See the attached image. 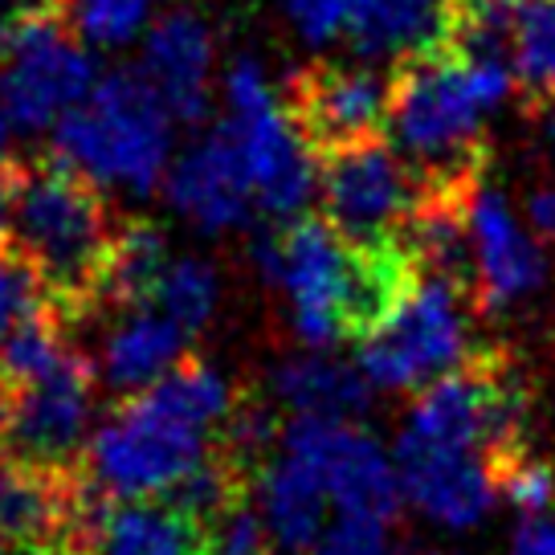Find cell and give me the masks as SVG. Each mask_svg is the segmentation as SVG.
Returning <instances> with one entry per match:
<instances>
[{"mask_svg":"<svg viewBox=\"0 0 555 555\" xmlns=\"http://www.w3.org/2000/svg\"><path fill=\"white\" fill-rule=\"evenodd\" d=\"M254 261L291 298L295 335L311 351H327L339 339H364L421 274L397 245L356 249L323 217H298L261 229Z\"/></svg>","mask_w":555,"mask_h":555,"instance_id":"1","label":"cell"},{"mask_svg":"<svg viewBox=\"0 0 555 555\" xmlns=\"http://www.w3.org/2000/svg\"><path fill=\"white\" fill-rule=\"evenodd\" d=\"M515 62L434 53L392 74L388 131L425 189H469L482 176V119L515 90Z\"/></svg>","mask_w":555,"mask_h":555,"instance_id":"2","label":"cell"},{"mask_svg":"<svg viewBox=\"0 0 555 555\" xmlns=\"http://www.w3.org/2000/svg\"><path fill=\"white\" fill-rule=\"evenodd\" d=\"M115 233L119 225L111 221L103 192L90 180H82L57 156L21 164L13 245L46 278L50 302L66 319L90 314Z\"/></svg>","mask_w":555,"mask_h":555,"instance_id":"3","label":"cell"},{"mask_svg":"<svg viewBox=\"0 0 555 555\" xmlns=\"http://www.w3.org/2000/svg\"><path fill=\"white\" fill-rule=\"evenodd\" d=\"M53 156L99 192L147 196L172 172V111L139 69H111L57 122Z\"/></svg>","mask_w":555,"mask_h":555,"instance_id":"4","label":"cell"},{"mask_svg":"<svg viewBox=\"0 0 555 555\" xmlns=\"http://www.w3.org/2000/svg\"><path fill=\"white\" fill-rule=\"evenodd\" d=\"M212 457V429L172 404L156 384L99 421L87 446V478L90 490L111 503H139L156 494L168 499Z\"/></svg>","mask_w":555,"mask_h":555,"instance_id":"5","label":"cell"},{"mask_svg":"<svg viewBox=\"0 0 555 555\" xmlns=\"http://www.w3.org/2000/svg\"><path fill=\"white\" fill-rule=\"evenodd\" d=\"M360 372L384 392H425L474 360L469 327L457 307V286L416 274L400 302L356 344Z\"/></svg>","mask_w":555,"mask_h":555,"instance_id":"6","label":"cell"},{"mask_svg":"<svg viewBox=\"0 0 555 555\" xmlns=\"http://www.w3.org/2000/svg\"><path fill=\"white\" fill-rule=\"evenodd\" d=\"M229 135L242 152V164L258 201L278 221H298L319 189V164L298 122L274 99L270 78L258 57H237L225 74Z\"/></svg>","mask_w":555,"mask_h":555,"instance_id":"7","label":"cell"},{"mask_svg":"<svg viewBox=\"0 0 555 555\" xmlns=\"http://www.w3.org/2000/svg\"><path fill=\"white\" fill-rule=\"evenodd\" d=\"M99 87L90 50L69 34L57 9L25 17L0 37V111L25 135L57 131Z\"/></svg>","mask_w":555,"mask_h":555,"instance_id":"8","label":"cell"},{"mask_svg":"<svg viewBox=\"0 0 555 555\" xmlns=\"http://www.w3.org/2000/svg\"><path fill=\"white\" fill-rule=\"evenodd\" d=\"M323 221L356 249L397 245L404 221L425 201V180L392 143H364L319 164Z\"/></svg>","mask_w":555,"mask_h":555,"instance_id":"9","label":"cell"},{"mask_svg":"<svg viewBox=\"0 0 555 555\" xmlns=\"http://www.w3.org/2000/svg\"><path fill=\"white\" fill-rule=\"evenodd\" d=\"M278 446L291 453H302L327 482L331 506L339 519L392 527L404 506L397 457L384 450L376 437L360 425L344 421H314L295 416L282 425Z\"/></svg>","mask_w":555,"mask_h":555,"instance_id":"10","label":"cell"},{"mask_svg":"<svg viewBox=\"0 0 555 555\" xmlns=\"http://www.w3.org/2000/svg\"><path fill=\"white\" fill-rule=\"evenodd\" d=\"M94 367L69 356L53 376L13 388V409L0 434V457L41 474H69L94 437Z\"/></svg>","mask_w":555,"mask_h":555,"instance_id":"11","label":"cell"},{"mask_svg":"<svg viewBox=\"0 0 555 555\" xmlns=\"http://www.w3.org/2000/svg\"><path fill=\"white\" fill-rule=\"evenodd\" d=\"M392 111V78L372 66L311 62L295 69L286 115L298 122L302 139L319 159L376 143Z\"/></svg>","mask_w":555,"mask_h":555,"instance_id":"12","label":"cell"},{"mask_svg":"<svg viewBox=\"0 0 555 555\" xmlns=\"http://www.w3.org/2000/svg\"><path fill=\"white\" fill-rule=\"evenodd\" d=\"M469 249H474V302L482 311H503L535 295L547 278V261L535 237L519 225L503 192L474 184L469 192Z\"/></svg>","mask_w":555,"mask_h":555,"instance_id":"13","label":"cell"},{"mask_svg":"<svg viewBox=\"0 0 555 555\" xmlns=\"http://www.w3.org/2000/svg\"><path fill=\"white\" fill-rule=\"evenodd\" d=\"M397 469L404 503L450 531H469L499 503V474L486 453L429 450L397 441Z\"/></svg>","mask_w":555,"mask_h":555,"instance_id":"14","label":"cell"},{"mask_svg":"<svg viewBox=\"0 0 555 555\" xmlns=\"http://www.w3.org/2000/svg\"><path fill=\"white\" fill-rule=\"evenodd\" d=\"M164 189H168V205L201 233L237 229L254 212V184L225 122L184 147L180 159H172Z\"/></svg>","mask_w":555,"mask_h":555,"instance_id":"15","label":"cell"},{"mask_svg":"<svg viewBox=\"0 0 555 555\" xmlns=\"http://www.w3.org/2000/svg\"><path fill=\"white\" fill-rule=\"evenodd\" d=\"M74 547L82 555H208L205 527L176 506L156 499L111 503L90 486H82Z\"/></svg>","mask_w":555,"mask_h":555,"instance_id":"16","label":"cell"},{"mask_svg":"<svg viewBox=\"0 0 555 555\" xmlns=\"http://www.w3.org/2000/svg\"><path fill=\"white\" fill-rule=\"evenodd\" d=\"M212 29L201 13L172 9L147 29L139 74L152 82L164 106L180 122H201L208 115V87H212Z\"/></svg>","mask_w":555,"mask_h":555,"instance_id":"17","label":"cell"},{"mask_svg":"<svg viewBox=\"0 0 555 555\" xmlns=\"http://www.w3.org/2000/svg\"><path fill=\"white\" fill-rule=\"evenodd\" d=\"M184 347H189V335L168 314H159L156 307H131V311H115L90 367L106 392L135 400L184 364Z\"/></svg>","mask_w":555,"mask_h":555,"instance_id":"18","label":"cell"},{"mask_svg":"<svg viewBox=\"0 0 555 555\" xmlns=\"http://www.w3.org/2000/svg\"><path fill=\"white\" fill-rule=\"evenodd\" d=\"M82 486L69 474L13 466L0 457V535L17 552L57 555V547H74Z\"/></svg>","mask_w":555,"mask_h":555,"instance_id":"19","label":"cell"},{"mask_svg":"<svg viewBox=\"0 0 555 555\" xmlns=\"http://www.w3.org/2000/svg\"><path fill=\"white\" fill-rule=\"evenodd\" d=\"M258 511L278 552L311 555L331 531V494L323 474L302 457L278 446L258 469Z\"/></svg>","mask_w":555,"mask_h":555,"instance_id":"20","label":"cell"},{"mask_svg":"<svg viewBox=\"0 0 555 555\" xmlns=\"http://www.w3.org/2000/svg\"><path fill=\"white\" fill-rule=\"evenodd\" d=\"M453 0H367L344 41L364 62H421L450 50Z\"/></svg>","mask_w":555,"mask_h":555,"instance_id":"21","label":"cell"},{"mask_svg":"<svg viewBox=\"0 0 555 555\" xmlns=\"http://www.w3.org/2000/svg\"><path fill=\"white\" fill-rule=\"evenodd\" d=\"M270 392L278 404L291 409V416H314V421L351 425L372 409V384L364 380L360 364H344L327 351L286 356L270 372Z\"/></svg>","mask_w":555,"mask_h":555,"instance_id":"22","label":"cell"},{"mask_svg":"<svg viewBox=\"0 0 555 555\" xmlns=\"http://www.w3.org/2000/svg\"><path fill=\"white\" fill-rule=\"evenodd\" d=\"M168 242L156 225L147 221H131V225H119L115 233V245L106 254L103 278L94 286V307H111V311H131V307H152L159 282L168 274Z\"/></svg>","mask_w":555,"mask_h":555,"instance_id":"23","label":"cell"},{"mask_svg":"<svg viewBox=\"0 0 555 555\" xmlns=\"http://www.w3.org/2000/svg\"><path fill=\"white\" fill-rule=\"evenodd\" d=\"M66 327L69 319L53 302L46 311H37L9 344L0 347V380L13 384V388H29V384L53 376L74 356L66 344Z\"/></svg>","mask_w":555,"mask_h":555,"instance_id":"24","label":"cell"},{"mask_svg":"<svg viewBox=\"0 0 555 555\" xmlns=\"http://www.w3.org/2000/svg\"><path fill=\"white\" fill-rule=\"evenodd\" d=\"M217 302H221V278L201 258H176L152 298V307L168 314L184 335L208 327V319L217 314Z\"/></svg>","mask_w":555,"mask_h":555,"instance_id":"25","label":"cell"},{"mask_svg":"<svg viewBox=\"0 0 555 555\" xmlns=\"http://www.w3.org/2000/svg\"><path fill=\"white\" fill-rule=\"evenodd\" d=\"M511 62L527 94L555 103V0H527L511 41Z\"/></svg>","mask_w":555,"mask_h":555,"instance_id":"26","label":"cell"},{"mask_svg":"<svg viewBox=\"0 0 555 555\" xmlns=\"http://www.w3.org/2000/svg\"><path fill=\"white\" fill-rule=\"evenodd\" d=\"M152 0H57V13L82 46H127L143 29Z\"/></svg>","mask_w":555,"mask_h":555,"instance_id":"27","label":"cell"},{"mask_svg":"<svg viewBox=\"0 0 555 555\" xmlns=\"http://www.w3.org/2000/svg\"><path fill=\"white\" fill-rule=\"evenodd\" d=\"M46 307H50L46 278L37 274V266L17 245H4L0 249V347Z\"/></svg>","mask_w":555,"mask_h":555,"instance_id":"28","label":"cell"},{"mask_svg":"<svg viewBox=\"0 0 555 555\" xmlns=\"http://www.w3.org/2000/svg\"><path fill=\"white\" fill-rule=\"evenodd\" d=\"M499 499L519 511L522 519H547V511L555 506V469L552 462H543L535 453H511L499 466Z\"/></svg>","mask_w":555,"mask_h":555,"instance_id":"29","label":"cell"},{"mask_svg":"<svg viewBox=\"0 0 555 555\" xmlns=\"http://www.w3.org/2000/svg\"><path fill=\"white\" fill-rule=\"evenodd\" d=\"M274 539L266 531V519H261L258 506H249L242 499L237 506H229L225 515L205 527V547L208 555H266Z\"/></svg>","mask_w":555,"mask_h":555,"instance_id":"30","label":"cell"},{"mask_svg":"<svg viewBox=\"0 0 555 555\" xmlns=\"http://www.w3.org/2000/svg\"><path fill=\"white\" fill-rule=\"evenodd\" d=\"M278 4L302 41L327 46V41L347 34V25L360 17L367 0H278Z\"/></svg>","mask_w":555,"mask_h":555,"instance_id":"31","label":"cell"},{"mask_svg":"<svg viewBox=\"0 0 555 555\" xmlns=\"http://www.w3.org/2000/svg\"><path fill=\"white\" fill-rule=\"evenodd\" d=\"M311 555H397L388 543V527H372V522L339 519L331 522V531Z\"/></svg>","mask_w":555,"mask_h":555,"instance_id":"32","label":"cell"},{"mask_svg":"<svg viewBox=\"0 0 555 555\" xmlns=\"http://www.w3.org/2000/svg\"><path fill=\"white\" fill-rule=\"evenodd\" d=\"M511 555H555V522L522 519L511 535Z\"/></svg>","mask_w":555,"mask_h":555,"instance_id":"33","label":"cell"},{"mask_svg":"<svg viewBox=\"0 0 555 555\" xmlns=\"http://www.w3.org/2000/svg\"><path fill=\"white\" fill-rule=\"evenodd\" d=\"M21 184V159L0 164V249L13 245V205H17Z\"/></svg>","mask_w":555,"mask_h":555,"instance_id":"34","label":"cell"},{"mask_svg":"<svg viewBox=\"0 0 555 555\" xmlns=\"http://www.w3.org/2000/svg\"><path fill=\"white\" fill-rule=\"evenodd\" d=\"M527 212H531V225H535L539 233L555 237V189L535 192V196H531V205H527Z\"/></svg>","mask_w":555,"mask_h":555,"instance_id":"35","label":"cell"},{"mask_svg":"<svg viewBox=\"0 0 555 555\" xmlns=\"http://www.w3.org/2000/svg\"><path fill=\"white\" fill-rule=\"evenodd\" d=\"M9 139H13V122L4 119V111H0V164H9Z\"/></svg>","mask_w":555,"mask_h":555,"instance_id":"36","label":"cell"},{"mask_svg":"<svg viewBox=\"0 0 555 555\" xmlns=\"http://www.w3.org/2000/svg\"><path fill=\"white\" fill-rule=\"evenodd\" d=\"M543 139H547V147H552V156H555V103L547 106V115H543Z\"/></svg>","mask_w":555,"mask_h":555,"instance_id":"37","label":"cell"},{"mask_svg":"<svg viewBox=\"0 0 555 555\" xmlns=\"http://www.w3.org/2000/svg\"><path fill=\"white\" fill-rule=\"evenodd\" d=\"M0 555H21V552H17V547H13V543H9V539L0 535Z\"/></svg>","mask_w":555,"mask_h":555,"instance_id":"38","label":"cell"},{"mask_svg":"<svg viewBox=\"0 0 555 555\" xmlns=\"http://www.w3.org/2000/svg\"><path fill=\"white\" fill-rule=\"evenodd\" d=\"M425 555H437V552H425Z\"/></svg>","mask_w":555,"mask_h":555,"instance_id":"39","label":"cell"}]
</instances>
